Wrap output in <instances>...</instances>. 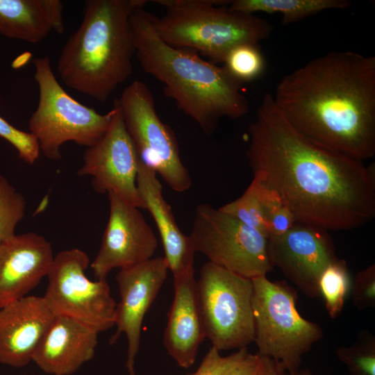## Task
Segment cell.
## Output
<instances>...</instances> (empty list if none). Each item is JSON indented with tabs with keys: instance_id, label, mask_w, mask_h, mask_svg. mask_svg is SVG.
<instances>
[{
	"instance_id": "4fadbf2b",
	"label": "cell",
	"mask_w": 375,
	"mask_h": 375,
	"mask_svg": "<svg viewBox=\"0 0 375 375\" xmlns=\"http://www.w3.org/2000/svg\"><path fill=\"white\" fill-rule=\"evenodd\" d=\"M272 265L306 295L320 296L319 281L326 267L339 258L328 231L309 224L296 222L280 235L268 238Z\"/></svg>"
},
{
	"instance_id": "5bb4252c",
	"label": "cell",
	"mask_w": 375,
	"mask_h": 375,
	"mask_svg": "<svg viewBox=\"0 0 375 375\" xmlns=\"http://www.w3.org/2000/svg\"><path fill=\"white\" fill-rule=\"evenodd\" d=\"M168 271L164 256H158L119 269L116 276L120 299L115 310L116 331L109 343L114 344L122 334L126 335L128 375H135V362L140 350L143 320L163 285Z\"/></svg>"
},
{
	"instance_id": "d4e9b609",
	"label": "cell",
	"mask_w": 375,
	"mask_h": 375,
	"mask_svg": "<svg viewBox=\"0 0 375 375\" xmlns=\"http://www.w3.org/2000/svg\"><path fill=\"white\" fill-rule=\"evenodd\" d=\"M224 69L238 83L253 81L265 70V59L258 44L244 43L233 47L223 62Z\"/></svg>"
},
{
	"instance_id": "52a82bcc",
	"label": "cell",
	"mask_w": 375,
	"mask_h": 375,
	"mask_svg": "<svg viewBox=\"0 0 375 375\" xmlns=\"http://www.w3.org/2000/svg\"><path fill=\"white\" fill-rule=\"evenodd\" d=\"M33 65L39 99L28 129L36 137L42 154L58 160L62 158L60 147L65 142L86 148L95 144L109 127L112 108L102 115L72 98L57 81L49 56L34 58Z\"/></svg>"
},
{
	"instance_id": "83f0119b",
	"label": "cell",
	"mask_w": 375,
	"mask_h": 375,
	"mask_svg": "<svg viewBox=\"0 0 375 375\" xmlns=\"http://www.w3.org/2000/svg\"><path fill=\"white\" fill-rule=\"evenodd\" d=\"M219 208L248 226L261 232L268 238L262 204L252 183L240 197Z\"/></svg>"
},
{
	"instance_id": "9c48e42d",
	"label": "cell",
	"mask_w": 375,
	"mask_h": 375,
	"mask_svg": "<svg viewBox=\"0 0 375 375\" xmlns=\"http://www.w3.org/2000/svg\"><path fill=\"white\" fill-rule=\"evenodd\" d=\"M115 101L141 162L158 174L174 191L188 190L192 178L181 161L177 139L158 116L148 86L136 80Z\"/></svg>"
},
{
	"instance_id": "4dcf8cb0",
	"label": "cell",
	"mask_w": 375,
	"mask_h": 375,
	"mask_svg": "<svg viewBox=\"0 0 375 375\" xmlns=\"http://www.w3.org/2000/svg\"><path fill=\"white\" fill-rule=\"evenodd\" d=\"M353 304L359 310L375 306V265L359 272L351 286Z\"/></svg>"
},
{
	"instance_id": "8992f818",
	"label": "cell",
	"mask_w": 375,
	"mask_h": 375,
	"mask_svg": "<svg viewBox=\"0 0 375 375\" xmlns=\"http://www.w3.org/2000/svg\"><path fill=\"white\" fill-rule=\"evenodd\" d=\"M251 280L258 353L285 371L300 369L303 355L323 337L322 327L299 313L297 291L285 281H271L266 276Z\"/></svg>"
},
{
	"instance_id": "6da1fadb",
	"label": "cell",
	"mask_w": 375,
	"mask_h": 375,
	"mask_svg": "<svg viewBox=\"0 0 375 375\" xmlns=\"http://www.w3.org/2000/svg\"><path fill=\"white\" fill-rule=\"evenodd\" d=\"M246 156L256 178L276 191L297 222L326 231L361 226L375 216V165L299 133L265 94L248 128Z\"/></svg>"
},
{
	"instance_id": "44dd1931",
	"label": "cell",
	"mask_w": 375,
	"mask_h": 375,
	"mask_svg": "<svg viewBox=\"0 0 375 375\" xmlns=\"http://www.w3.org/2000/svg\"><path fill=\"white\" fill-rule=\"evenodd\" d=\"M62 11L60 0H0V33L38 43L53 31L63 33Z\"/></svg>"
},
{
	"instance_id": "f1b7e54d",
	"label": "cell",
	"mask_w": 375,
	"mask_h": 375,
	"mask_svg": "<svg viewBox=\"0 0 375 375\" xmlns=\"http://www.w3.org/2000/svg\"><path fill=\"white\" fill-rule=\"evenodd\" d=\"M0 137L17 150L20 159L32 165L38 160L40 150L36 137L30 132L15 128L0 116Z\"/></svg>"
},
{
	"instance_id": "d6a6232c",
	"label": "cell",
	"mask_w": 375,
	"mask_h": 375,
	"mask_svg": "<svg viewBox=\"0 0 375 375\" xmlns=\"http://www.w3.org/2000/svg\"><path fill=\"white\" fill-rule=\"evenodd\" d=\"M258 355L247 353L223 375H255Z\"/></svg>"
},
{
	"instance_id": "f546056e",
	"label": "cell",
	"mask_w": 375,
	"mask_h": 375,
	"mask_svg": "<svg viewBox=\"0 0 375 375\" xmlns=\"http://www.w3.org/2000/svg\"><path fill=\"white\" fill-rule=\"evenodd\" d=\"M247 353V348L244 347L228 356H223L219 350L211 347L203 358L198 369L187 375H223Z\"/></svg>"
},
{
	"instance_id": "7402d4cb",
	"label": "cell",
	"mask_w": 375,
	"mask_h": 375,
	"mask_svg": "<svg viewBox=\"0 0 375 375\" xmlns=\"http://www.w3.org/2000/svg\"><path fill=\"white\" fill-rule=\"evenodd\" d=\"M351 6L349 0H233L230 10L256 15L257 12L278 13L282 24L300 21L327 10L346 9Z\"/></svg>"
},
{
	"instance_id": "836d02e7",
	"label": "cell",
	"mask_w": 375,
	"mask_h": 375,
	"mask_svg": "<svg viewBox=\"0 0 375 375\" xmlns=\"http://www.w3.org/2000/svg\"><path fill=\"white\" fill-rule=\"evenodd\" d=\"M20 375H35V374H20Z\"/></svg>"
},
{
	"instance_id": "8fae6325",
	"label": "cell",
	"mask_w": 375,
	"mask_h": 375,
	"mask_svg": "<svg viewBox=\"0 0 375 375\" xmlns=\"http://www.w3.org/2000/svg\"><path fill=\"white\" fill-rule=\"evenodd\" d=\"M89 262L88 254L78 248L57 253L43 298L55 315L73 319L100 333L115 326L117 303L106 280L88 278Z\"/></svg>"
},
{
	"instance_id": "ac0fdd59",
	"label": "cell",
	"mask_w": 375,
	"mask_h": 375,
	"mask_svg": "<svg viewBox=\"0 0 375 375\" xmlns=\"http://www.w3.org/2000/svg\"><path fill=\"white\" fill-rule=\"evenodd\" d=\"M98 335L73 319L55 315L33 362L49 375H72L94 358Z\"/></svg>"
},
{
	"instance_id": "603a6c76",
	"label": "cell",
	"mask_w": 375,
	"mask_h": 375,
	"mask_svg": "<svg viewBox=\"0 0 375 375\" xmlns=\"http://www.w3.org/2000/svg\"><path fill=\"white\" fill-rule=\"evenodd\" d=\"M351 281L345 260L338 258L324 271L319 281L320 295L331 318L338 317L344 307Z\"/></svg>"
},
{
	"instance_id": "30bf717a",
	"label": "cell",
	"mask_w": 375,
	"mask_h": 375,
	"mask_svg": "<svg viewBox=\"0 0 375 375\" xmlns=\"http://www.w3.org/2000/svg\"><path fill=\"white\" fill-rule=\"evenodd\" d=\"M189 238L195 253L243 277L266 276L273 269L267 238L209 203L197 207Z\"/></svg>"
},
{
	"instance_id": "7c38bea8",
	"label": "cell",
	"mask_w": 375,
	"mask_h": 375,
	"mask_svg": "<svg viewBox=\"0 0 375 375\" xmlns=\"http://www.w3.org/2000/svg\"><path fill=\"white\" fill-rule=\"evenodd\" d=\"M112 108L108 130L95 144L86 148L77 174L91 176L97 193L112 192L126 203L144 209L136 184L140 158L115 101Z\"/></svg>"
},
{
	"instance_id": "5b68a950",
	"label": "cell",
	"mask_w": 375,
	"mask_h": 375,
	"mask_svg": "<svg viewBox=\"0 0 375 375\" xmlns=\"http://www.w3.org/2000/svg\"><path fill=\"white\" fill-rule=\"evenodd\" d=\"M165 8L153 14L158 35L174 47L192 50L216 64L240 44H256L269 38L273 25L256 15L230 10L223 0H155Z\"/></svg>"
},
{
	"instance_id": "1f68e13d",
	"label": "cell",
	"mask_w": 375,
	"mask_h": 375,
	"mask_svg": "<svg viewBox=\"0 0 375 375\" xmlns=\"http://www.w3.org/2000/svg\"><path fill=\"white\" fill-rule=\"evenodd\" d=\"M258 355L255 375H312L308 369H299L292 372L285 371L273 360L258 353Z\"/></svg>"
},
{
	"instance_id": "d6986e66",
	"label": "cell",
	"mask_w": 375,
	"mask_h": 375,
	"mask_svg": "<svg viewBox=\"0 0 375 375\" xmlns=\"http://www.w3.org/2000/svg\"><path fill=\"white\" fill-rule=\"evenodd\" d=\"M174 294L164 331L163 345L178 365L195 362L206 339L198 306L194 267L174 277Z\"/></svg>"
},
{
	"instance_id": "9a60e30c",
	"label": "cell",
	"mask_w": 375,
	"mask_h": 375,
	"mask_svg": "<svg viewBox=\"0 0 375 375\" xmlns=\"http://www.w3.org/2000/svg\"><path fill=\"white\" fill-rule=\"evenodd\" d=\"M109 218L99 250L91 264L97 280H106L114 269L153 258L158 240L140 208L108 193Z\"/></svg>"
},
{
	"instance_id": "3957f363",
	"label": "cell",
	"mask_w": 375,
	"mask_h": 375,
	"mask_svg": "<svg viewBox=\"0 0 375 375\" xmlns=\"http://www.w3.org/2000/svg\"><path fill=\"white\" fill-rule=\"evenodd\" d=\"M144 6L131 15L135 54L143 70L163 83L165 94L206 135L222 117L238 119L249 110L241 84L224 69L189 49L170 46L156 33Z\"/></svg>"
},
{
	"instance_id": "2e32d148",
	"label": "cell",
	"mask_w": 375,
	"mask_h": 375,
	"mask_svg": "<svg viewBox=\"0 0 375 375\" xmlns=\"http://www.w3.org/2000/svg\"><path fill=\"white\" fill-rule=\"evenodd\" d=\"M54 256L51 243L33 232L0 243V308L27 296L47 276Z\"/></svg>"
},
{
	"instance_id": "e0dca14e",
	"label": "cell",
	"mask_w": 375,
	"mask_h": 375,
	"mask_svg": "<svg viewBox=\"0 0 375 375\" xmlns=\"http://www.w3.org/2000/svg\"><path fill=\"white\" fill-rule=\"evenodd\" d=\"M54 317L43 297L27 295L0 308V363L22 368L33 361Z\"/></svg>"
},
{
	"instance_id": "484cf974",
	"label": "cell",
	"mask_w": 375,
	"mask_h": 375,
	"mask_svg": "<svg viewBox=\"0 0 375 375\" xmlns=\"http://www.w3.org/2000/svg\"><path fill=\"white\" fill-rule=\"evenodd\" d=\"M335 354L349 375H375V337L370 332H360L354 343L338 348Z\"/></svg>"
},
{
	"instance_id": "4316f807",
	"label": "cell",
	"mask_w": 375,
	"mask_h": 375,
	"mask_svg": "<svg viewBox=\"0 0 375 375\" xmlns=\"http://www.w3.org/2000/svg\"><path fill=\"white\" fill-rule=\"evenodd\" d=\"M26 205L23 195L0 174V243L16 235Z\"/></svg>"
},
{
	"instance_id": "7a4b0ae2",
	"label": "cell",
	"mask_w": 375,
	"mask_h": 375,
	"mask_svg": "<svg viewBox=\"0 0 375 375\" xmlns=\"http://www.w3.org/2000/svg\"><path fill=\"white\" fill-rule=\"evenodd\" d=\"M272 97L308 140L362 162L375 155V57L328 52L284 76Z\"/></svg>"
},
{
	"instance_id": "ba28073f",
	"label": "cell",
	"mask_w": 375,
	"mask_h": 375,
	"mask_svg": "<svg viewBox=\"0 0 375 375\" xmlns=\"http://www.w3.org/2000/svg\"><path fill=\"white\" fill-rule=\"evenodd\" d=\"M205 338L219 351L247 347L254 341L252 280L210 262L196 280Z\"/></svg>"
},
{
	"instance_id": "ffe728a7",
	"label": "cell",
	"mask_w": 375,
	"mask_h": 375,
	"mask_svg": "<svg viewBox=\"0 0 375 375\" xmlns=\"http://www.w3.org/2000/svg\"><path fill=\"white\" fill-rule=\"evenodd\" d=\"M138 192L156 223L160 234L169 270L174 276L194 267L195 252L189 235L178 226L172 208L162 194V185L156 173L140 160L136 178Z\"/></svg>"
},
{
	"instance_id": "cb8c5ba5",
	"label": "cell",
	"mask_w": 375,
	"mask_h": 375,
	"mask_svg": "<svg viewBox=\"0 0 375 375\" xmlns=\"http://www.w3.org/2000/svg\"><path fill=\"white\" fill-rule=\"evenodd\" d=\"M251 183L262 204L268 238L283 234L297 222L294 215L276 191L256 178H253Z\"/></svg>"
},
{
	"instance_id": "277c9868",
	"label": "cell",
	"mask_w": 375,
	"mask_h": 375,
	"mask_svg": "<svg viewBox=\"0 0 375 375\" xmlns=\"http://www.w3.org/2000/svg\"><path fill=\"white\" fill-rule=\"evenodd\" d=\"M146 0H87L83 19L68 38L58 72L70 88L104 102L132 74L133 10Z\"/></svg>"
}]
</instances>
